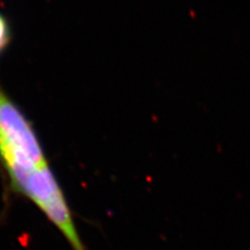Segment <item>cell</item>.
<instances>
[{
  "label": "cell",
  "instance_id": "2",
  "mask_svg": "<svg viewBox=\"0 0 250 250\" xmlns=\"http://www.w3.org/2000/svg\"><path fill=\"white\" fill-rule=\"evenodd\" d=\"M7 41V28L4 20L0 17V49L2 48Z\"/></svg>",
  "mask_w": 250,
  "mask_h": 250
},
{
  "label": "cell",
  "instance_id": "1",
  "mask_svg": "<svg viewBox=\"0 0 250 250\" xmlns=\"http://www.w3.org/2000/svg\"><path fill=\"white\" fill-rule=\"evenodd\" d=\"M0 160L11 175L48 165L34 129L0 90Z\"/></svg>",
  "mask_w": 250,
  "mask_h": 250
}]
</instances>
